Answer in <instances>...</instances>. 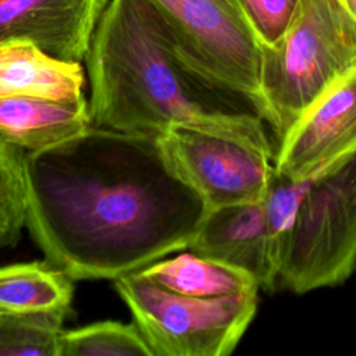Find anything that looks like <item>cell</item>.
Listing matches in <instances>:
<instances>
[{
    "label": "cell",
    "mask_w": 356,
    "mask_h": 356,
    "mask_svg": "<svg viewBox=\"0 0 356 356\" xmlns=\"http://www.w3.org/2000/svg\"><path fill=\"white\" fill-rule=\"evenodd\" d=\"M142 271L159 285L185 296L217 298L260 289L250 273L193 252L152 263Z\"/></svg>",
    "instance_id": "13"
},
{
    "label": "cell",
    "mask_w": 356,
    "mask_h": 356,
    "mask_svg": "<svg viewBox=\"0 0 356 356\" xmlns=\"http://www.w3.org/2000/svg\"><path fill=\"white\" fill-rule=\"evenodd\" d=\"M60 356H153V352L135 323L102 321L64 331Z\"/></svg>",
    "instance_id": "16"
},
{
    "label": "cell",
    "mask_w": 356,
    "mask_h": 356,
    "mask_svg": "<svg viewBox=\"0 0 356 356\" xmlns=\"http://www.w3.org/2000/svg\"><path fill=\"white\" fill-rule=\"evenodd\" d=\"M68 314L0 309V356H60Z\"/></svg>",
    "instance_id": "15"
},
{
    "label": "cell",
    "mask_w": 356,
    "mask_h": 356,
    "mask_svg": "<svg viewBox=\"0 0 356 356\" xmlns=\"http://www.w3.org/2000/svg\"><path fill=\"white\" fill-rule=\"evenodd\" d=\"M261 46L277 43L292 22L300 0H239Z\"/></svg>",
    "instance_id": "19"
},
{
    "label": "cell",
    "mask_w": 356,
    "mask_h": 356,
    "mask_svg": "<svg viewBox=\"0 0 356 356\" xmlns=\"http://www.w3.org/2000/svg\"><path fill=\"white\" fill-rule=\"evenodd\" d=\"M74 278L50 261L0 267V309L70 312Z\"/></svg>",
    "instance_id": "14"
},
{
    "label": "cell",
    "mask_w": 356,
    "mask_h": 356,
    "mask_svg": "<svg viewBox=\"0 0 356 356\" xmlns=\"http://www.w3.org/2000/svg\"><path fill=\"white\" fill-rule=\"evenodd\" d=\"M85 76L81 63L53 58L28 42L0 43V97L33 95L82 99Z\"/></svg>",
    "instance_id": "12"
},
{
    "label": "cell",
    "mask_w": 356,
    "mask_h": 356,
    "mask_svg": "<svg viewBox=\"0 0 356 356\" xmlns=\"http://www.w3.org/2000/svg\"><path fill=\"white\" fill-rule=\"evenodd\" d=\"M356 268V150L312 179L285 245L278 282L303 295Z\"/></svg>",
    "instance_id": "5"
},
{
    "label": "cell",
    "mask_w": 356,
    "mask_h": 356,
    "mask_svg": "<svg viewBox=\"0 0 356 356\" xmlns=\"http://www.w3.org/2000/svg\"><path fill=\"white\" fill-rule=\"evenodd\" d=\"M356 67V19L341 0H300L281 39L261 46L257 114L277 143L299 115Z\"/></svg>",
    "instance_id": "3"
},
{
    "label": "cell",
    "mask_w": 356,
    "mask_h": 356,
    "mask_svg": "<svg viewBox=\"0 0 356 356\" xmlns=\"http://www.w3.org/2000/svg\"><path fill=\"white\" fill-rule=\"evenodd\" d=\"M356 150V67L292 124L274 154L275 174L310 179Z\"/></svg>",
    "instance_id": "8"
},
{
    "label": "cell",
    "mask_w": 356,
    "mask_h": 356,
    "mask_svg": "<svg viewBox=\"0 0 356 356\" xmlns=\"http://www.w3.org/2000/svg\"><path fill=\"white\" fill-rule=\"evenodd\" d=\"M179 56L197 74L246 99L257 113L261 43L239 0H150Z\"/></svg>",
    "instance_id": "6"
},
{
    "label": "cell",
    "mask_w": 356,
    "mask_h": 356,
    "mask_svg": "<svg viewBox=\"0 0 356 356\" xmlns=\"http://www.w3.org/2000/svg\"><path fill=\"white\" fill-rule=\"evenodd\" d=\"M153 356H227L257 312V292L195 298L172 292L136 270L115 278Z\"/></svg>",
    "instance_id": "4"
},
{
    "label": "cell",
    "mask_w": 356,
    "mask_h": 356,
    "mask_svg": "<svg viewBox=\"0 0 356 356\" xmlns=\"http://www.w3.org/2000/svg\"><path fill=\"white\" fill-rule=\"evenodd\" d=\"M26 150L0 138V248H13L26 225Z\"/></svg>",
    "instance_id": "17"
},
{
    "label": "cell",
    "mask_w": 356,
    "mask_h": 356,
    "mask_svg": "<svg viewBox=\"0 0 356 356\" xmlns=\"http://www.w3.org/2000/svg\"><path fill=\"white\" fill-rule=\"evenodd\" d=\"M199 256L242 268L271 291L278 284L266 227L263 200L207 209L188 245Z\"/></svg>",
    "instance_id": "10"
},
{
    "label": "cell",
    "mask_w": 356,
    "mask_h": 356,
    "mask_svg": "<svg viewBox=\"0 0 356 356\" xmlns=\"http://www.w3.org/2000/svg\"><path fill=\"white\" fill-rule=\"evenodd\" d=\"M26 227L74 280H115L188 248L204 211L160 136L90 127L26 152Z\"/></svg>",
    "instance_id": "1"
},
{
    "label": "cell",
    "mask_w": 356,
    "mask_h": 356,
    "mask_svg": "<svg viewBox=\"0 0 356 356\" xmlns=\"http://www.w3.org/2000/svg\"><path fill=\"white\" fill-rule=\"evenodd\" d=\"M110 0H0V43L28 42L47 56L85 60Z\"/></svg>",
    "instance_id": "9"
},
{
    "label": "cell",
    "mask_w": 356,
    "mask_h": 356,
    "mask_svg": "<svg viewBox=\"0 0 356 356\" xmlns=\"http://www.w3.org/2000/svg\"><path fill=\"white\" fill-rule=\"evenodd\" d=\"M346 10L352 14V17L356 19V0H341Z\"/></svg>",
    "instance_id": "20"
},
{
    "label": "cell",
    "mask_w": 356,
    "mask_h": 356,
    "mask_svg": "<svg viewBox=\"0 0 356 356\" xmlns=\"http://www.w3.org/2000/svg\"><path fill=\"white\" fill-rule=\"evenodd\" d=\"M178 174L207 209L264 199L275 175L274 159L232 138L186 125L160 135Z\"/></svg>",
    "instance_id": "7"
},
{
    "label": "cell",
    "mask_w": 356,
    "mask_h": 356,
    "mask_svg": "<svg viewBox=\"0 0 356 356\" xmlns=\"http://www.w3.org/2000/svg\"><path fill=\"white\" fill-rule=\"evenodd\" d=\"M92 127L89 102L18 95L0 97V138L26 152L42 150Z\"/></svg>",
    "instance_id": "11"
},
{
    "label": "cell",
    "mask_w": 356,
    "mask_h": 356,
    "mask_svg": "<svg viewBox=\"0 0 356 356\" xmlns=\"http://www.w3.org/2000/svg\"><path fill=\"white\" fill-rule=\"evenodd\" d=\"M85 61L93 127L160 136L186 125L274 159L263 118L246 110L253 106L179 58L150 0H110Z\"/></svg>",
    "instance_id": "2"
},
{
    "label": "cell",
    "mask_w": 356,
    "mask_h": 356,
    "mask_svg": "<svg viewBox=\"0 0 356 356\" xmlns=\"http://www.w3.org/2000/svg\"><path fill=\"white\" fill-rule=\"evenodd\" d=\"M312 179H291L275 174L263 199L270 253L278 273L285 245Z\"/></svg>",
    "instance_id": "18"
}]
</instances>
